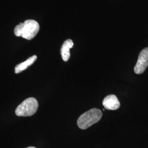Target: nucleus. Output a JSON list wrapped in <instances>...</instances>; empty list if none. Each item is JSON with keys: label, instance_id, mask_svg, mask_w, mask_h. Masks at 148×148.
<instances>
[{"label": "nucleus", "instance_id": "f03ea898", "mask_svg": "<svg viewBox=\"0 0 148 148\" xmlns=\"http://www.w3.org/2000/svg\"><path fill=\"white\" fill-rule=\"evenodd\" d=\"M103 116L102 112L98 109H92L81 115L77 120L79 128L86 130L99 121Z\"/></svg>", "mask_w": 148, "mask_h": 148}, {"label": "nucleus", "instance_id": "20e7f679", "mask_svg": "<svg viewBox=\"0 0 148 148\" xmlns=\"http://www.w3.org/2000/svg\"><path fill=\"white\" fill-rule=\"evenodd\" d=\"M148 66V48H145L140 52L134 71L136 74L143 73Z\"/></svg>", "mask_w": 148, "mask_h": 148}, {"label": "nucleus", "instance_id": "7ed1b4c3", "mask_svg": "<svg viewBox=\"0 0 148 148\" xmlns=\"http://www.w3.org/2000/svg\"><path fill=\"white\" fill-rule=\"evenodd\" d=\"M38 103L33 97L29 98L23 101L18 106L16 110V114L18 116H30L37 111Z\"/></svg>", "mask_w": 148, "mask_h": 148}, {"label": "nucleus", "instance_id": "0eeeda50", "mask_svg": "<svg viewBox=\"0 0 148 148\" xmlns=\"http://www.w3.org/2000/svg\"><path fill=\"white\" fill-rule=\"evenodd\" d=\"M36 59H37V56L34 55L31 57L29 58L25 62L18 64L15 68V73L19 74L22 72L23 71L26 70L28 67L31 66L32 64L34 63L35 62L36 60Z\"/></svg>", "mask_w": 148, "mask_h": 148}, {"label": "nucleus", "instance_id": "423d86ee", "mask_svg": "<svg viewBox=\"0 0 148 148\" xmlns=\"http://www.w3.org/2000/svg\"><path fill=\"white\" fill-rule=\"evenodd\" d=\"M74 46V43L73 41L70 40L68 39L66 40L64 42L63 45H62L61 50H60V53L62 55V59H63L64 62H67L70 57V49Z\"/></svg>", "mask_w": 148, "mask_h": 148}, {"label": "nucleus", "instance_id": "39448f33", "mask_svg": "<svg viewBox=\"0 0 148 148\" xmlns=\"http://www.w3.org/2000/svg\"><path fill=\"white\" fill-rule=\"evenodd\" d=\"M103 105L107 110H115L120 106V103L114 95H108L103 101Z\"/></svg>", "mask_w": 148, "mask_h": 148}, {"label": "nucleus", "instance_id": "6e6552de", "mask_svg": "<svg viewBox=\"0 0 148 148\" xmlns=\"http://www.w3.org/2000/svg\"><path fill=\"white\" fill-rule=\"evenodd\" d=\"M35 148V147H28V148Z\"/></svg>", "mask_w": 148, "mask_h": 148}, {"label": "nucleus", "instance_id": "f257e3e1", "mask_svg": "<svg viewBox=\"0 0 148 148\" xmlns=\"http://www.w3.org/2000/svg\"><path fill=\"white\" fill-rule=\"evenodd\" d=\"M39 30L40 25L37 21L34 20H27L16 25L14 32L17 37L31 40L36 36Z\"/></svg>", "mask_w": 148, "mask_h": 148}]
</instances>
